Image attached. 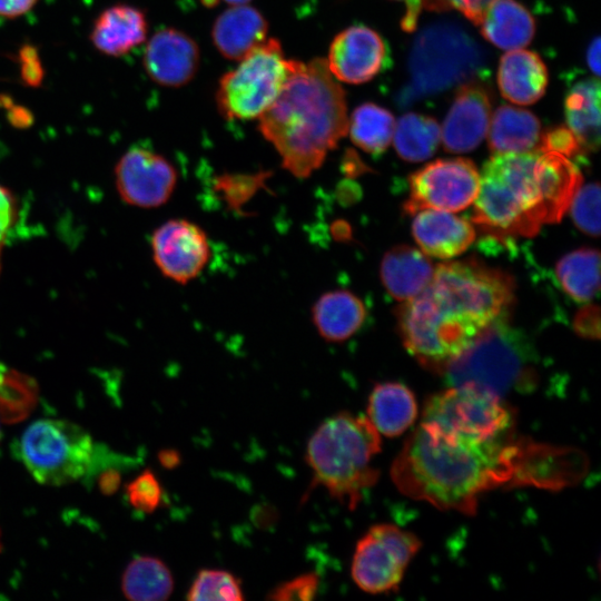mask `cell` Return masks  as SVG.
<instances>
[{
    "label": "cell",
    "instance_id": "cell-42",
    "mask_svg": "<svg viewBox=\"0 0 601 601\" xmlns=\"http://www.w3.org/2000/svg\"><path fill=\"white\" fill-rule=\"evenodd\" d=\"M38 0H0V17L18 18L29 12Z\"/></svg>",
    "mask_w": 601,
    "mask_h": 601
},
{
    "label": "cell",
    "instance_id": "cell-32",
    "mask_svg": "<svg viewBox=\"0 0 601 601\" xmlns=\"http://www.w3.org/2000/svg\"><path fill=\"white\" fill-rule=\"evenodd\" d=\"M35 381L0 363V417L14 422L28 415L35 405Z\"/></svg>",
    "mask_w": 601,
    "mask_h": 601
},
{
    "label": "cell",
    "instance_id": "cell-39",
    "mask_svg": "<svg viewBox=\"0 0 601 601\" xmlns=\"http://www.w3.org/2000/svg\"><path fill=\"white\" fill-rule=\"evenodd\" d=\"M17 61L23 83L30 87L40 86L45 71L38 50L31 45L22 46L19 49Z\"/></svg>",
    "mask_w": 601,
    "mask_h": 601
},
{
    "label": "cell",
    "instance_id": "cell-2",
    "mask_svg": "<svg viewBox=\"0 0 601 601\" xmlns=\"http://www.w3.org/2000/svg\"><path fill=\"white\" fill-rule=\"evenodd\" d=\"M515 284L502 269L477 259L439 264L428 285L396 309L407 352L442 374L487 327L509 316Z\"/></svg>",
    "mask_w": 601,
    "mask_h": 601
},
{
    "label": "cell",
    "instance_id": "cell-13",
    "mask_svg": "<svg viewBox=\"0 0 601 601\" xmlns=\"http://www.w3.org/2000/svg\"><path fill=\"white\" fill-rule=\"evenodd\" d=\"M115 181L126 204L155 208L170 198L177 184V171L160 154L146 147H131L116 164Z\"/></svg>",
    "mask_w": 601,
    "mask_h": 601
},
{
    "label": "cell",
    "instance_id": "cell-33",
    "mask_svg": "<svg viewBox=\"0 0 601 601\" xmlns=\"http://www.w3.org/2000/svg\"><path fill=\"white\" fill-rule=\"evenodd\" d=\"M187 599L240 601L244 593L239 579L229 571L203 569L198 571L187 591Z\"/></svg>",
    "mask_w": 601,
    "mask_h": 601
},
{
    "label": "cell",
    "instance_id": "cell-30",
    "mask_svg": "<svg viewBox=\"0 0 601 601\" xmlns=\"http://www.w3.org/2000/svg\"><path fill=\"white\" fill-rule=\"evenodd\" d=\"M392 140L401 158L411 162L423 161L436 151L441 127L431 117L410 112L395 124Z\"/></svg>",
    "mask_w": 601,
    "mask_h": 601
},
{
    "label": "cell",
    "instance_id": "cell-48",
    "mask_svg": "<svg viewBox=\"0 0 601 601\" xmlns=\"http://www.w3.org/2000/svg\"><path fill=\"white\" fill-rule=\"evenodd\" d=\"M231 6H235V4H247L249 1L252 0H223Z\"/></svg>",
    "mask_w": 601,
    "mask_h": 601
},
{
    "label": "cell",
    "instance_id": "cell-31",
    "mask_svg": "<svg viewBox=\"0 0 601 601\" xmlns=\"http://www.w3.org/2000/svg\"><path fill=\"white\" fill-rule=\"evenodd\" d=\"M395 119L393 115L372 102L358 106L348 120L349 136L354 145L366 152H383L393 139Z\"/></svg>",
    "mask_w": 601,
    "mask_h": 601
},
{
    "label": "cell",
    "instance_id": "cell-4",
    "mask_svg": "<svg viewBox=\"0 0 601 601\" xmlns=\"http://www.w3.org/2000/svg\"><path fill=\"white\" fill-rule=\"evenodd\" d=\"M258 120L262 135L279 154L283 167L297 178H306L347 134L345 93L325 59L299 62Z\"/></svg>",
    "mask_w": 601,
    "mask_h": 601
},
{
    "label": "cell",
    "instance_id": "cell-17",
    "mask_svg": "<svg viewBox=\"0 0 601 601\" xmlns=\"http://www.w3.org/2000/svg\"><path fill=\"white\" fill-rule=\"evenodd\" d=\"M490 120L491 104L484 88L476 83L462 86L441 129L444 149L452 154L473 150L486 136Z\"/></svg>",
    "mask_w": 601,
    "mask_h": 601
},
{
    "label": "cell",
    "instance_id": "cell-20",
    "mask_svg": "<svg viewBox=\"0 0 601 601\" xmlns=\"http://www.w3.org/2000/svg\"><path fill=\"white\" fill-rule=\"evenodd\" d=\"M267 30V20L257 9L235 4L217 17L211 38L223 57L239 61L266 39Z\"/></svg>",
    "mask_w": 601,
    "mask_h": 601
},
{
    "label": "cell",
    "instance_id": "cell-5",
    "mask_svg": "<svg viewBox=\"0 0 601 601\" xmlns=\"http://www.w3.org/2000/svg\"><path fill=\"white\" fill-rule=\"evenodd\" d=\"M380 451L381 434L367 416L339 412L327 417L306 447L312 487L322 485L332 497L354 510L380 477L373 465Z\"/></svg>",
    "mask_w": 601,
    "mask_h": 601
},
{
    "label": "cell",
    "instance_id": "cell-23",
    "mask_svg": "<svg viewBox=\"0 0 601 601\" xmlns=\"http://www.w3.org/2000/svg\"><path fill=\"white\" fill-rule=\"evenodd\" d=\"M366 318L358 296L347 289L324 293L312 307V319L325 341L341 343L353 336Z\"/></svg>",
    "mask_w": 601,
    "mask_h": 601
},
{
    "label": "cell",
    "instance_id": "cell-16",
    "mask_svg": "<svg viewBox=\"0 0 601 601\" xmlns=\"http://www.w3.org/2000/svg\"><path fill=\"white\" fill-rule=\"evenodd\" d=\"M199 59V48L187 33L175 28H164L149 39L142 62L154 82L165 87H180L194 78Z\"/></svg>",
    "mask_w": 601,
    "mask_h": 601
},
{
    "label": "cell",
    "instance_id": "cell-21",
    "mask_svg": "<svg viewBox=\"0 0 601 601\" xmlns=\"http://www.w3.org/2000/svg\"><path fill=\"white\" fill-rule=\"evenodd\" d=\"M497 82L505 99L518 105H531L545 92L548 72L535 52L509 50L501 58Z\"/></svg>",
    "mask_w": 601,
    "mask_h": 601
},
{
    "label": "cell",
    "instance_id": "cell-12",
    "mask_svg": "<svg viewBox=\"0 0 601 601\" xmlns=\"http://www.w3.org/2000/svg\"><path fill=\"white\" fill-rule=\"evenodd\" d=\"M408 187L403 206L406 214L423 209L459 211L474 203L480 174L470 159H439L413 173Z\"/></svg>",
    "mask_w": 601,
    "mask_h": 601
},
{
    "label": "cell",
    "instance_id": "cell-47",
    "mask_svg": "<svg viewBox=\"0 0 601 601\" xmlns=\"http://www.w3.org/2000/svg\"><path fill=\"white\" fill-rule=\"evenodd\" d=\"M120 476L117 472L110 471L104 474L100 480L101 490L105 493H112L119 485Z\"/></svg>",
    "mask_w": 601,
    "mask_h": 601
},
{
    "label": "cell",
    "instance_id": "cell-19",
    "mask_svg": "<svg viewBox=\"0 0 601 601\" xmlns=\"http://www.w3.org/2000/svg\"><path fill=\"white\" fill-rule=\"evenodd\" d=\"M148 22L142 10L130 4H114L93 21L89 39L99 52L121 57L146 40Z\"/></svg>",
    "mask_w": 601,
    "mask_h": 601
},
{
    "label": "cell",
    "instance_id": "cell-35",
    "mask_svg": "<svg viewBox=\"0 0 601 601\" xmlns=\"http://www.w3.org/2000/svg\"><path fill=\"white\" fill-rule=\"evenodd\" d=\"M129 503L139 512L151 513L162 502V487L150 470H145L126 487Z\"/></svg>",
    "mask_w": 601,
    "mask_h": 601
},
{
    "label": "cell",
    "instance_id": "cell-7",
    "mask_svg": "<svg viewBox=\"0 0 601 601\" xmlns=\"http://www.w3.org/2000/svg\"><path fill=\"white\" fill-rule=\"evenodd\" d=\"M300 61L287 59L279 41L265 39L225 73L216 102L227 119H258L277 99Z\"/></svg>",
    "mask_w": 601,
    "mask_h": 601
},
{
    "label": "cell",
    "instance_id": "cell-40",
    "mask_svg": "<svg viewBox=\"0 0 601 601\" xmlns=\"http://www.w3.org/2000/svg\"><path fill=\"white\" fill-rule=\"evenodd\" d=\"M574 331L578 335L598 339L600 337V309L597 305H587L574 316Z\"/></svg>",
    "mask_w": 601,
    "mask_h": 601
},
{
    "label": "cell",
    "instance_id": "cell-6",
    "mask_svg": "<svg viewBox=\"0 0 601 601\" xmlns=\"http://www.w3.org/2000/svg\"><path fill=\"white\" fill-rule=\"evenodd\" d=\"M536 361L529 337L505 316L476 337L442 374L449 386H472L503 398L535 385Z\"/></svg>",
    "mask_w": 601,
    "mask_h": 601
},
{
    "label": "cell",
    "instance_id": "cell-8",
    "mask_svg": "<svg viewBox=\"0 0 601 601\" xmlns=\"http://www.w3.org/2000/svg\"><path fill=\"white\" fill-rule=\"evenodd\" d=\"M19 456L29 473L46 485H63L90 470L95 445L80 425L57 418L38 420L22 433Z\"/></svg>",
    "mask_w": 601,
    "mask_h": 601
},
{
    "label": "cell",
    "instance_id": "cell-18",
    "mask_svg": "<svg viewBox=\"0 0 601 601\" xmlns=\"http://www.w3.org/2000/svg\"><path fill=\"white\" fill-rule=\"evenodd\" d=\"M412 233L421 250L447 259L465 252L475 239L472 224L451 211L423 209L415 213Z\"/></svg>",
    "mask_w": 601,
    "mask_h": 601
},
{
    "label": "cell",
    "instance_id": "cell-27",
    "mask_svg": "<svg viewBox=\"0 0 601 601\" xmlns=\"http://www.w3.org/2000/svg\"><path fill=\"white\" fill-rule=\"evenodd\" d=\"M568 128L582 150L595 151L600 146V81L598 78L581 80L565 97Z\"/></svg>",
    "mask_w": 601,
    "mask_h": 601
},
{
    "label": "cell",
    "instance_id": "cell-15",
    "mask_svg": "<svg viewBox=\"0 0 601 601\" xmlns=\"http://www.w3.org/2000/svg\"><path fill=\"white\" fill-rule=\"evenodd\" d=\"M325 60L337 81L357 85L373 79L386 67L388 49L373 29L353 26L334 38Z\"/></svg>",
    "mask_w": 601,
    "mask_h": 601
},
{
    "label": "cell",
    "instance_id": "cell-43",
    "mask_svg": "<svg viewBox=\"0 0 601 601\" xmlns=\"http://www.w3.org/2000/svg\"><path fill=\"white\" fill-rule=\"evenodd\" d=\"M405 3V14L402 19L403 30L411 32L415 30L417 19L422 9L423 0H398Z\"/></svg>",
    "mask_w": 601,
    "mask_h": 601
},
{
    "label": "cell",
    "instance_id": "cell-26",
    "mask_svg": "<svg viewBox=\"0 0 601 601\" xmlns=\"http://www.w3.org/2000/svg\"><path fill=\"white\" fill-rule=\"evenodd\" d=\"M479 26L486 40L505 50L526 47L534 35L532 16L515 0H494Z\"/></svg>",
    "mask_w": 601,
    "mask_h": 601
},
{
    "label": "cell",
    "instance_id": "cell-37",
    "mask_svg": "<svg viewBox=\"0 0 601 601\" xmlns=\"http://www.w3.org/2000/svg\"><path fill=\"white\" fill-rule=\"evenodd\" d=\"M18 219V200L9 188L0 184V274L2 252Z\"/></svg>",
    "mask_w": 601,
    "mask_h": 601
},
{
    "label": "cell",
    "instance_id": "cell-38",
    "mask_svg": "<svg viewBox=\"0 0 601 601\" xmlns=\"http://www.w3.org/2000/svg\"><path fill=\"white\" fill-rule=\"evenodd\" d=\"M538 148L545 151H555L568 158L582 151L579 141L566 127H558L543 134Z\"/></svg>",
    "mask_w": 601,
    "mask_h": 601
},
{
    "label": "cell",
    "instance_id": "cell-46",
    "mask_svg": "<svg viewBox=\"0 0 601 601\" xmlns=\"http://www.w3.org/2000/svg\"><path fill=\"white\" fill-rule=\"evenodd\" d=\"M158 460L164 467L174 469L180 464L181 457L178 451L167 449L159 452Z\"/></svg>",
    "mask_w": 601,
    "mask_h": 601
},
{
    "label": "cell",
    "instance_id": "cell-41",
    "mask_svg": "<svg viewBox=\"0 0 601 601\" xmlns=\"http://www.w3.org/2000/svg\"><path fill=\"white\" fill-rule=\"evenodd\" d=\"M493 1L494 0H442L443 3L455 8L477 26L485 10Z\"/></svg>",
    "mask_w": 601,
    "mask_h": 601
},
{
    "label": "cell",
    "instance_id": "cell-9",
    "mask_svg": "<svg viewBox=\"0 0 601 601\" xmlns=\"http://www.w3.org/2000/svg\"><path fill=\"white\" fill-rule=\"evenodd\" d=\"M420 425L444 435L489 440L515 432V414L493 394L450 386L430 397Z\"/></svg>",
    "mask_w": 601,
    "mask_h": 601
},
{
    "label": "cell",
    "instance_id": "cell-3",
    "mask_svg": "<svg viewBox=\"0 0 601 601\" xmlns=\"http://www.w3.org/2000/svg\"><path fill=\"white\" fill-rule=\"evenodd\" d=\"M581 183L578 167L555 151L493 154L480 175L472 220L497 239L535 236L543 224L561 220Z\"/></svg>",
    "mask_w": 601,
    "mask_h": 601
},
{
    "label": "cell",
    "instance_id": "cell-22",
    "mask_svg": "<svg viewBox=\"0 0 601 601\" xmlns=\"http://www.w3.org/2000/svg\"><path fill=\"white\" fill-rule=\"evenodd\" d=\"M434 267L427 256L411 246L398 245L383 257L381 280L387 293L405 302L417 296L431 282Z\"/></svg>",
    "mask_w": 601,
    "mask_h": 601
},
{
    "label": "cell",
    "instance_id": "cell-44",
    "mask_svg": "<svg viewBox=\"0 0 601 601\" xmlns=\"http://www.w3.org/2000/svg\"><path fill=\"white\" fill-rule=\"evenodd\" d=\"M8 118L16 127H28L32 120L30 111L22 106L17 105H11L9 107Z\"/></svg>",
    "mask_w": 601,
    "mask_h": 601
},
{
    "label": "cell",
    "instance_id": "cell-25",
    "mask_svg": "<svg viewBox=\"0 0 601 601\" xmlns=\"http://www.w3.org/2000/svg\"><path fill=\"white\" fill-rule=\"evenodd\" d=\"M486 135L493 154L534 150L542 136L540 121L532 112L508 105L499 107L491 116Z\"/></svg>",
    "mask_w": 601,
    "mask_h": 601
},
{
    "label": "cell",
    "instance_id": "cell-28",
    "mask_svg": "<svg viewBox=\"0 0 601 601\" xmlns=\"http://www.w3.org/2000/svg\"><path fill=\"white\" fill-rule=\"evenodd\" d=\"M121 589L134 601H161L174 590V579L168 566L158 558L138 556L126 568Z\"/></svg>",
    "mask_w": 601,
    "mask_h": 601
},
{
    "label": "cell",
    "instance_id": "cell-14",
    "mask_svg": "<svg viewBox=\"0 0 601 601\" xmlns=\"http://www.w3.org/2000/svg\"><path fill=\"white\" fill-rule=\"evenodd\" d=\"M150 244L158 269L178 284L196 278L210 256L206 233L187 219L167 220L155 229Z\"/></svg>",
    "mask_w": 601,
    "mask_h": 601
},
{
    "label": "cell",
    "instance_id": "cell-11",
    "mask_svg": "<svg viewBox=\"0 0 601 601\" xmlns=\"http://www.w3.org/2000/svg\"><path fill=\"white\" fill-rule=\"evenodd\" d=\"M416 40L410 67L414 83L422 91L451 87L471 75L480 61L472 39L451 26L431 27Z\"/></svg>",
    "mask_w": 601,
    "mask_h": 601
},
{
    "label": "cell",
    "instance_id": "cell-29",
    "mask_svg": "<svg viewBox=\"0 0 601 601\" xmlns=\"http://www.w3.org/2000/svg\"><path fill=\"white\" fill-rule=\"evenodd\" d=\"M599 265V252L583 247L564 255L556 264L555 274L560 285L571 298L587 303L600 288Z\"/></svg>",
    "mask_w": 601,
    "mask_h": 601
},
{
    "label": "cell",
    "instance_id": "cell-34",
    "mask_svg": "<svg viewBox=\"0 0 601 601\" xmlns=\"http://www.w3.org/2000/svg\"><path fill=\"white\" fill-rule=\"evenodd\" d=\"M571 218L584 234L600 235V187L598 183L580 186L570 203Z\"/></svg>",
    "mask_w": 601,
    "mask_h": 601
},
{
    "label": "cell",
    "instance_id": "cell-49",
    "mask_svg": "<svg viewBox=\"0 0 601 601\" xmlns=\"http://www.w3.org/2000/svg\"><path fill=\"white\" fill-rule=\"evenodd\" d=\"M0 441H1V430H0Z\"/></svg>",
    "mask_w": 601,
    "mask_h": 601
},
{
    "label": "cell",
    "instance_id": "cell-24",
    "mask_svg": "<svg viewBox=\"0 0 601 601\" xmlns=\"http://www.w3.org/2000/svg\"><path fill=\"white\" fill-rule=\"evenodd\" d=\"M366 416L380 434L388 437L398 436L417 416L416 397L402 383H378L368 396Z\"/></svg>",
    "mask_w": 601,
    "mask_h": 601
},
{
    "label": "cell",
    "instance_id": "cell-36",
    "mask_svg": "<svg viewBox=\"0 0 601 601\" xmlns=\"http://www.w3.org/2000/svg\"><path fill=\"white\" fill-rule=\"evenodd\" d=\"M318 589V575L304 573L275 587L268 594L272 600H312Z\"/></svg>",
    "mask_w": 601,
    "mask_h": 601
},
{
    "label": "cell",
    "instance_id": "cell-1",
    "mask_svg": "<svg viewBox=\"0 0 601 601\" xmlns=\"http://www.w3.org/2000/svg\"><path fill=\"white\" fill-rule=\"evenodd\" d=\"M585 471L582 452L519 437L515 432L480 440L418 425L396 456L391 475L406 496L470 515L480 496L493 489L559 490L577 483Z\"/></svg>",
    "mask_w": 601,
    "mask_h": 601
},
{
    "label": "cell",
    "instance_id": "cell-45",
    "mask_svg": "<svg viewBox=\"0 0 601 601\" xmlns=\"http://www.w3.org/2000/svg\"><path fill=\"white\" fill-rule=\"evenodd\" d=\"M588 66L592 72L599 77L600 75V39L597 37L591 43L587 52Z\"/></svg>",
    "mask_w": 601,
    "mask_h": 601
},
{
    "label": "cell",
    "instance_id": "cell-10",
    "mask_svg": "<svg viewBox=\"0 0 601 601\" xmlns=\"http://www.w3.org/2000/svg\"><path fill=\"white\" fill-rule=\"evenodd\" d=\"M421 546L415 534L396 525L372 526L356 543L351 569L353 581L371 594L396 591Z\"/></svg>",
    "mask_w": 601,
    "mask_h": 601
}]
</instances>
